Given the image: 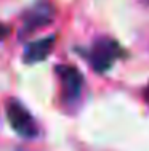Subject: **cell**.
Segmentation results:
<instances>
[{"label":"cell","mask_w":149,"mask_h":151,"mask_svg":"<svg viewBox=\"0 0 149 151\" xmlns=\"http://www.w3.org/2000/svg\"><path fill=\"white\" fill-rule=\"evenodd\" d=\"M123 55L122 47L111 37H99L87 52V60L93 71L104 74L114 66V63Z\"/></svg>","instance_id":"1"},{"label":"cell","mask_w":149,"mask_h":151,"mask_svg":"<svg viewBox=\"0 0 149 151\" xmlns=\"http://www.w3.org/2000/svg\"><path fill=\"white\" fill-rule=\"evenodd\" d=\"M5 114L6 121L11 125L13 132L16 135H19L21 138L26 140H34L38 135V125L32 114L29 113L26 106L16 98H11L6 101L5 105Z\"/></svg>","instance_id":"2"},{"label":"cell","mask_w":149,"mask_h":151,"mask_svg":"<svg viewBox=\"0 0 149 151\" xmlns=\"http://www.w3.org/2000/svg\"><path fill=\"white\" fill-rule=\"evenodd\" d=\"M56 74L61 85V101L64 105H74L79 101L83 90V76L76 66L71 64H59L56 66Z\"/></svg>","instance_id":"3"},{"label":"cell","mask_w":149,"mask_h":151,"mask_svg":"<svg viewBox=\"0 0 149 151\" xmlns=\"http://www.w3.org/2000/svg\"><path fill=\"white\" fill-rule=\"evenodd\" d=\"M56 18V8L48 0L37 2L23 18V34H32V32L48 26Z\"/></svg>","instance_id":"4"},{"label":"cell","mask_w":149,"mask_h":151,"mask_svg":"<svg viewBox=\"0 0 149 151\" xmlns=\"http://www.w3.org/2000/svg\"><path fill=\"white\" fill-rule=\"evenodd\" d=\"M55 45H56V34H50L47 37L29 42L24 47V53H23L24 63L35 64V63H40V61L47 60L51 55Z\"/></svg>","instance_id":"5"},{"label":"cell","mask_w":149,"mask_h":151,"mask_svg":"<svg viewBox=\"0 0 149 151\" xmlns=\"http://www.w3.org/2000/svg\"><path fill=\"white\" fill-rule=\"evenodd\" d=\"M8 34H10V27L0 23V42H2V40H5V39L8 37Z\"/></svg>","instance_id":"6"}]
</instances>
